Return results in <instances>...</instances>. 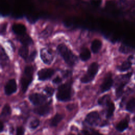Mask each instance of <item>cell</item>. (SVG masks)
<instances>
[{
	"mask_svg": "<svg viewBox=\"0 0 135 135\" xmlns=\"http://www.w3.org/2000/svg\"><path fill=\"white\" fill-rule=\"evenodd\" d=\"M57 50L69 66H73L77 63L78 61L77 56L64 44L59 45Z\"/></svg>",
	"mask_w": 135,
	"mask_h": 135,
	"instance_id": "obj_1",
	"label": "cell"
},
{
	"mask_svg": "<svg viewBox=\"0 0 135 135\" xmlns=\"http://www.w3.org/2000/svg\"><path fill=\"white\" fill-rule=\"evenodd\" d=\"M71 94L72 82L69 81L58 87L56 97L59 101L65 102L71 99Z\"/></svg>",
	"mask_w": 135,
	"mask_h": 135,
	"instance_id": "obj_2",
	"label": "cell"
},
{
	"mask_svg": "<svg viewBox=\"0 0 135 135\" xmlns=\"http://www.w3.org/2000/svg\"><path fill=\"white\" fill-rule=\"evenodd\" d=\"M34 73V68L32 66H26L24 70L23 75L21 78V85L22 91L25 93L29 85L33 80V75Z\"/></svg>",
	"mask_w": 135,
	"mask_h": 135,
	"instance_id": "obj_3",
	"label": "cell"
},
{
	"mask_svg": "<svg viewBox=\"0 0 135 135\" xmlns=\"http://www.w3.org/2000/svg\"><path fill=\"white\" fill-rule=\"evenodd\" d=\"M99 70V65L96 62L92 63L89 66L86 73L81 78V82L83 83H89L92 81Z\"/></svg>",
	"mask_w": 135,
	"mask_h": 135,
	"instance_id": "obj_4",
	"label": "cell"
},
{
	"mask_svg": "<svg viewBox=\"0 0 135 135\" xmlns=\"http://www.w3.org/2000/svg\"><path fill=\"white\" fill-rule=\"evenodd\" d=\"M131 75V73H128L126 75H122L120 78V81L118 84L116 89H115V94L117 97L119 98L123 93V88L126 84L128 83V80H129Z\"/></svg>",
	"mask_w": 135,
	"mask_h": 135,
	"instance_id": "obj_5",
	"label": "cell"
},
{
	"mask_svg": "<svg viewBox=\"0 0 135 135\" xmlns=\"http://www.w3.org/2000/svg\"><path fill=\"white\" fill-rule=\"evenodd\" d=\"M40 56L42 61L47 65L51 64L54 58L53 52L48 48H43L41 50Z\"/></svg>",
	"mask_w": 135,
	"mask_h": 135,
	"instance_id": "obj_6",
	"label": "cell"
},
{
	"mask_svg": "<svg viewBox=\"0 0 135 135\" xmlns=\"http://www.w3.org/2000/svg\"><path fill=\"white\" fill-rule=\"evenodd\" d=\"M28 99L33 104L38 105L43 104L46 100L47 97L43 94L34 93L29 95Z\"/></svg>",
	"mask_w": 135,
	"mask_h": 135,
	"instance_id": "obj_7",
	"label": "cell"
},
{
	"mask_svg": "<svg viewBox=\"0 0 135 135\" xmlns=\"http://www.w3.org/2000/svg\"><path fill=\"white\" fill-rule=\"evenodd\" d=\"M54 70L50 68H44L37 72L38 79L40 81H45L50 79L54 74Z\"/></svg>",
	"mask_w": 135,
	"mask_h": 135,
	"instance_id": "obj_8",
	"label": "cell"
},
{
	"mask_svg": "<svg viewBox=\"0 0 135 135\" xmlns=\"http://www.w3.org/2000/svg\"><path fill=\"white\" fill-rule=\"evenodd\" d=\"M113 83L111 73H108L104 78V80L100 85V90L101 92H106L110 89Z\"/></svg>",
	"mask_w": 135,
	"mask_h": 135,
	"instance_id": "obj_9",
	"label": "cell"
},
{
	"mask_svg": "<svg viewBox=\"0 0 135 135\" xmlns=\"http://www.w3.org/2000/svg\"><path fill=\"white\" fill-rule=\"evenodd\" d=\"M100 120L99 113L97 111H92L89 113L85 119V122L90 126H93L98 124Z\"/></svg>",
	"mask_w": 135,
	"mask_h": 135,
	"instance_id": "obj_10",
	"label": "cell"
},
{
	"mask_svg": "<svg viewBox=\"0 0 135 135\" xmlns=\"http://www.w3.org/2000/svg\"><path fill=\"white\" fill-rule=\"evenodd\" d=\"M51 101L45 104L40 105V106L35 108L34 110V112L38 115L41 116H45L47 115L51 111L50 106Z\"/></svg>",
	"mask_w": 135,
	"mask_h": 135,
	"instance_id": "obj_11",
	"label": "cell"
},
{
	"mask_svg": "<svg viewBox=\"0 0 135 135\" xmlns=\"http://www.w3.org/2000/svg\"><path fill=\"white\" fill-rule=\"evenodd\" d=\"M17 90V84L14 79L8 80L4 86L5 93L7 95H9L15 93Z\"/></svg>",
	"mask_w": 135,
	"mask_h": 135,
	"instance_id": "obj_12",
	"label": "cell"
},
{
	"mask_svg": "<svg viewBox=\"0 0 135 135\" xmlns=\"http://www.w3.org/2000/svg\"><path fill=\"white\" fill-rule=\"evenodd\" d=\"M12 31L17 36L26 34V26L21 23H15L12 26Z\"/></svg>",
	"mask_w": 135,
	"mask_h": 135,
	"instance_id": "obj_13",
	"label": "cell"
},
{
	"mask_svg": "<svg viewBox=\"0 0 135 135\" xmlns=\"http://www.w3.org/2000/svg\"><path fill=\"white\" fill-rule=\"evenodd\" d=\"M17 40L20 41L23 44V45H25L27 46L28 45H32L33 43L32 39L27 34L17 36Z\"/></svg>",
	"mask_w": 135,
	"mask_h": 135,
	"instance_id": "obj_14",
	"label": "cell"
},
{
	"mask_svg": "<svg viewBox=\"0 0 135 135\" xmlns=\"http://www.w3.org/2000/svg\"><path fill=\"white\" fill-rule=\"evenodd\" d=\"M0 59H1V66L4 67L8 64L9 58L7 54H6L4 50L2 47H1L0 51Z\"/></svg>",
	"mask_w": 135,
	"mask_h": 135,
	"instance_id": "obj_15",
	"label": "cell"
},
{
	"mask_svg": "<svg viewBox=\"0 0 135 135\" xmlns=\"http://www.w3.org/2000/svg\"><path fill=\"white\" fill-rule=\"evenodd\" d=\"M91 57V53L87 47H83L81 49L80 53V57L83 61H86L90 59Z\"/></svg>",
	"mask_w": 135,
	"mask_h": 135,
	"instance_id": "obj_16",
	"label": "cell"
},
{
	"mask_svg": "<svg viewBox=\"0 0 135 135\" xmlns=\"http://www.w3.org/2000/svg\"><path fill=\"white\" fill-rule=\"evenodd\" d=\"M102 42L98 39H95L92 42L91 48V50L94 53H97L100 50L102 47Z\"/></svg>",
	"mask_w": 135,
	"mask_h": 135,
	"instance_id": "obj_17",
	"label": "cell"
},
{
	"mask_svg": "<svg viewBox=\"0 0 135 135\" xmlns=\"http://www.w3.org/2000/svg\"><path fill=\"white\" fill-rule=\"evenodd\" d=\"M128 124H129L128 119L125 118V119L122 120L121 121H120L116 125L115 128L118 131L122 132V131H124V130H126L128 128Z\"/></svg>",
	"mask_w": 135,
	"mask_h": 135,
	"instance_id": "obj_18",
	"label": "cell"
},
{
	"mask_svg": "<svg viewBox=\"0 0 135 135\" xmlns=\"http://www.w3.org/2000/svg\"><path fill=\"white\" fill-rule=\"evenodd\" d=\"M64 115L62 114L56 113L55 116L51 119L50 121V126L52 127H56L63 119Z\"/></svg>",
	"mask_w": 135,
	"mask_h": 135,
	"instance_id": "obj_19",
	"label": "cell"
},
{
	"mask_svg": "<svg viewBox=\"0 0 135 135\" xmlns=\"http://www.w3.org/2000/svg\"><path fill=\"white\" fill-rule=\"evenodd\" d=\"M107 106V114L106 117L107 118H110L112 116L113 113L114 111L115 106L114 104L110 101L108 102V103L105 105Z\"/></svg>",
	"mask_w": 135,
	"mask_h": 135,
	"instance_id": "obj_20",
	"label": "cell"
},
{
	"mask_svg": "<svg viewBox=\"0 0 135 135\" xmlns=\"http://www.w3.org/2000/svg\"><path fill=\"white\" fill-rule=\"evenodd\" d=\"M131 62L128 59V60L123 62L120 66H119L117 68V69L121 72H124L129 70L131 68Z\"/></svg>",
	"mask_w": 135,
	"mask_h": 135,
	"instance_id": "obj_21",
	"label": "cell"
},
{
	"mask_svg": "<svg viewBox=\"0 0 135 135\" xmlns=\"http://www.w3.org/2000/svg\"><path fill=\"white\" fill-rule=\"evenodd\" d=\"M28 50L27 46L23 45L19 49L18 54L21 57H22L25 60H26L28 57Z\"/></svg>",
	"mask_w": 135,
	"mask_h": 135,
	"instance_id": "obj_22",
	"label": "cell"
},
{
	"mask_svg": "<svg viewBox=\"0 0 135 135\" xmlns=\"http://www.w3.org/2000/svg\"><path fill=\"white\" fill-rule=\"evenodd\" d=\"M126 109L130 112L135 111V98H131L126 105Z\"/></svg>",
	"mask_w": 135,
	"mask_h": 135,
	"instance_id": "obj_23",
	"label": "cell"
},
{
	"mask_svg": "<svg viewBox=\"0 0 135 135\" xmlns=\"http://www.w3.org/2000/svg\"><path fill=\"white\" fill-rule=\"evenodd\" d=\"M11 113V109L8 104H6L3 108L1 112V117L5 118L9 116Z\"/></svg>",
	"mask_w": 135,
	"mask_h": 135,
	"instance_id": "obj_24",
	"label": "cell"
},
{
	"mask_svg": "<svg viewBox=\"0 0 135 135\" xmlns=\"http://www.w3.org/2000/svg\"><path fill=\"white\" fill-rule=\"evenodd\" d=\"M52 33V27L50 26L47 27L45 30H44L40 34V37L41 38H45L51 35Z\"/></svg>",
	"mask_w": 135,
	"mask_h": 135,
	"instance_id": "obj_25",
	"label": "cell"
},
{
	"mask_svg": "<svg viewBox=\"0 0 135 135\" xmlns=\"http://www.w3.org/2000/svg\"><path fill=\"white\" fill-rule=\"evenodd\" d=\"M79 135H103L98 131L94 130H82Z\"/></svg>",
	"mask_w": 135,
	"mask_h": 135,
	"instance_id": "obj_26",
	"label": "cell"
},
{
	"mask_svg": "<svg viewBox=\"0 0 135 135\" xmlns=\"http://www.w3.org/2000/svg\"><path fill=\"white\" fill-rule=\"evenodd\" d=\"M110 101V96L108 95H105L98 99V104L101 105H105Z\"/></svg>",
	"mask_w": 135,
	"mask_h": 135,
	"instance_id": "obj_27",
	"label": "cell"
},
{
	"mask_svg": "<svg viewBox=\"0 0 135 135\" xmlns=\"http://www.w3.org/2000/svg\"><path fill=\"white\" fill-rule=\"evenodd\" d=\"M40 125V120L38 119H34L32 120L30 123V128L32 129H36Z\"/></svg>",
	"mask_w": 135,
	"mask_h": 135,
	"instance_id": "obj_28",
	"label": "cell"
},
{
	"mask_svg": "<svg viewBox=\"0 0 135 135\" xmlns=\"http://www.w3.org/2000/svg\"><path fill=\"white\" fill-rule=\"evenodd\" d=\"M36 54H37V52L36 50H34V51H33L30 54L29 56H28V57L27 58V59L26 60V62H32L34 60L35 57H36Z\"/></svg>",
	"mask_w": 135,
	"mask_h": 135,
	"instance_id": "obj_29",
	"label": "cell"
},
{
	"mask_svg": "<svg viewBox=\"0 0 135 135\" xmlns=\"http://www.w3.org/2000/svg\"><path fill=\"white\" fill-rule=\"evenodd\" d=\"M44 91L49 95V96H52L54 92V89L51 87V86H46L44 89Z\"/></svg>",
	"mask_w": 135,
	"mask_h": 135,
	"instance_id": "obj_30",
	"label": "cell"
},
{
	"mask_svg": "<svg viewBox=\"0 0 135 135\" xmlns=\"http://www.w3.org/2000/svg\"><path fill=\"white\" fill-rule=\"evenodd\" d=\"M25 132V129L22 126L18 127L16 129V135H24Z\"/></svg>",
	"mask_w": 135,
	"mask_h": 135,
	"instance_id": "obj_31",
	"label": "cell"
},
{
	"mask_svg": "<svg viewBox=\"0 0 135 135\" xmlns=\"http://www.w3.org/2000/svg\"><path fill=\"white\" fill-rule=\"evenodd\" d=\"M119 51L123 53H127L130 51V49L129 47L122 45L119 48Z\"/></svg>",
	"mask_w": 135,
	"mask_h": 135,
	"instance_id": "obj_32",
	"label": "cell"
},
{
	"mask_svg": "<svg viewBox=\"0 0 135 135\" xmlns=\"http://www.w3.org/2000/svg\"><path fill=\"white\" fill-rule=\"evenodd\" d=\"M6 27H7V23H3V24H2L1 25V34L2 35H3V34H4L5 33Z\"/></svg>",
	"mask_w": 135,
	"mask_h": 135,
	"instance_id": "obj_33",
	"label": "cell"
},
{
	"mask_svg": "<svg viewBox=\"0 0 135 135\" xmlns=\"http://www.w3.org/2000/svg\"><path fill=\"white\" fill-rule=\"evenodd\" d=\"M62 81V79L59 76H56L53 80V83L55 84H59Z\"/></svg>",
	"mask_w": 135,
	"mask_h": 135,
	"instance_id": "obj_34",
	"label": "cell"
},
{
	"mask_svg": "<svg viewBox=\"0 0 135 135\" xmlns=\"http://www.w3.org/2000/svg\"><path fill=\"white\" fill-rule=\"evenodd\" d=\"M63 75H64V77H67V76H68L70 74H71V72H69V71H66L64 72V73H63Z\"/></svg>",
	"mask_w": 135,
	"mask_h": 135,
	"instance_id": "obj_35",
	"label": "cell"
},
{
	"mask_svg": "<svg viewBox=\"0 0 135 135\" xmlns=\"http://www.w3.org/2000/svg\"><path fill=\"white\" fill-rule=\"evenodd\" d=\"M1 131L2 132V131H3V123H2V122H1Z\"/></svg>",
	"mask_w": 135,
	"mask_h": 135,
	"instance_id": "obj_36",
	"label": "cell"
},
{
	"mask_svg": "<svg viewBox=\"0 0 135 135\" xmlns=\"http://www.w3.org/2000/svg\"><path fill=\"white\" fill-rule=\"evenodd\" d=\"M68 135H75V134H71V133H70V134H68Z\"/></svg>",
	"mask_w": 135,
	"mask_h": 135,
	"instance_id": "obj_37",
	"label": "cell"
},
{
	"mask_svg": "<svg viewBox=\"0 0 135 135\" xmlns=\"http://www.w3.org/2000/svg\"><path fill=\"white\" fill-rule=\"evenodd\" d=\"M134 121H135V117H134Z\"/></svg>",
	"mask_w": 135,
	"mask_h": 135,
	"instance_id": "obj_38",
	"label": "cell"
}]
</instances>
